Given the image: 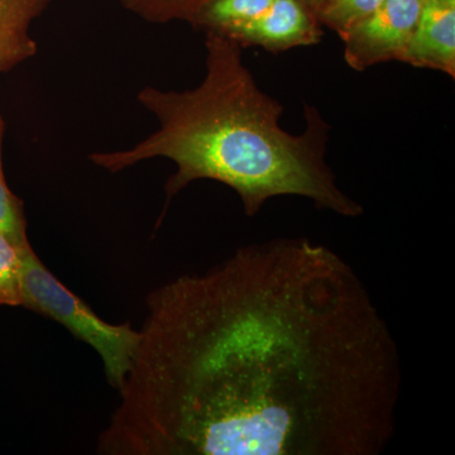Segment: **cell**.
<instances>
[{"label": "cell", "instance_id": "obj_5", "mask_svg": "<svg viewBox=\"0 0 455 455\" xmlns=\"http://www.w3.org/2000/svg\"><path fill=\"white\" fill-rule=\"evenodd\" d=\"M319 18L300 0H275L260 16L233 27L223 37L244 47H262L268 52L280 53L296 47L320 44L323 31Z\"/></svg>", "mask_w": 455, "mask_h": 455}, {"label": "cell", "instance_id": "obj_1", "mask_svg": "<svg viewBox=\"0 0 455 455\" xmlns=\"http://www.w3.org/2000/svg\"><path fill=\"white\" fill-rule=\"evenodd\" d=\"M103 455H379L400 349L355 268L307 238L244 245L149 292Z\"/></svg>", "mask_w": 455, "mask_h": 455}, {"label": "cell", "instance_id": "obj_2", "mask_svg": "<svg viewBox=\"0 0 455 455\" xmlns=\"http://www.w3.org/2000/svg\"><path fill=\"white\" fill-rule=\"evenodd\" d=\"M242 47L206 32L205 76L196 88L146 86L137 100L157 119L158 130L132 148L94 152L90 160L109 172L142 161L167 158L178 170L164 187L166 203L197 180L233 188L247 217L277 196H301L317 208L358 218L363 206L344 193L325 161L331 125L317 108L305 104L301 134L283 131V108L260 90L244 65Z\"/></svg>", "mask_w": 455, "mask_h": 455}, {"label": "cell", "instance_id": "obj_15", "mask_svg": "<svg viewBox=\"0 0 455 455\" xmlns=\"http://www.w3.org/2000/svg\"><path fill=\"white\" fill-rule=\"evenodd\" d=\"M423 3H435V4L455 7V0H423Z\"/></svg>", "mask_w": 455, "mask_h": 455}, {"label": "cell", "instance_id": "obj_6", "mask_svg": "<svg viewBox=\"0 0 455 455\" xmlns=\"http://www.w3.org/2000/svg\"><path fill=\"white\" fill-rule=\"evenodd\" d=\"M401 62L455 77V7L424 3Z\"/></svg>", "mask_w": 455, "mask_h": 455}, {"label": "cell", "instance_id": "obj_12", "mask_svg": "<svg viewBox=\"0 0 455 455\" xmlns=\"http://www.w3.org/2000/svg\"><path fill=\"white\" fill-rule=\"evenodd\" d=\"M0 233L18 243L28 242L25 204L12 193L5 179H0Z\"/></svg>", "mask_w": 455, "mask_h": 455}, {"label": "cell", "instance_id": "obj_3", "mask_svg": "<svg viewBox=\"0 0 455 455\" xmlns=\"http://www.w3.org/2000/svg\"><path fill=\"white\" fill-rule=\"evenodd\" d=\"M20 307L55 320L92 347L103 362L108 383L114 390L121 391L139 348L140 331L132 328L130 323L110 324L99 317L85 301L51 274L31 243L23 250Z\"/></svg>", "mask_w": 455, "mask_h": 455}, {"label": "cell", "instance_id": "obj_9", "mask_svg": "<svg viewBox=\"0 0 455 455\" xmlns=\"http://www.w3.org/2000/svg\"><path fill=\"white\" fill-rule=\"evenodd\" d=\"M28 243H18L0 233V307L22 304L23 250Z\"/></svg>", "mask_w": 455, "mask_h": 455}, {"label": "cell", "instance_id": "obj_4", "mask_svg": "<svg viewBox=\"0 0 455 455\" xmlns=\"http://www.w3.org/2000/svg\"><path fill=\"white\" fill-rule=\"evenodd\" d=\"M423 0H385L363 20L340 36L344 60L355 71L400 61L418 25Z\"/></svg>", "mask_w": 455, "mask_h": 455}, {"label": "cell", "instance_id": "obj_8", "mask_svg": "<svg viewBox=\"0 0 455 455\" xmlns=\"http://www.w3.org/2000/svg\"><path fill=\"white\" fill-rule=\"evenodd\" d=\"M275 0H208L204 4L196 25L206 32L223 35L233 27L260 16L271 7Z\"/></svg>", "mask_w": 455, "mask_h": 455}, {"label": "cell", "instance_id": "obj_13", "mask_svg": "<svg viewBox=\"0 0 455 455\" xmlns=\"http://www.w3.org/2000/svg\"><path fill=\"white\" fill-rule=\"evenodd\" d=\"M309 3L314 8H315L317 18H319L320 13H322V12L331 4V0H309Z\"/></svg>", "mask_w": 455, "mask_h": 455}, {"label": "cell", "instance_id": "obj_10", "mask_svg": "<svg viewBox=\"0 0 455 455\" xmlns=\"http://www.w3.org/2000/svg\"><path fill=\"white\" fill-rule=\"evenodd\" d=\"M208 0H123L128 8L151 22H167L172 18H185L196 23Z\"/></svg>", "mask_w": 455, "mask_h": 455}, {"label": "cell", "instance_id": "obj_7", "mask_svg": "<svg viewBox=\"0 0 455 455\" xmlns=\"http://www.w3.org/2000/svg\"><path fill=\"white\" fill-rule=\"evenodd\" d=\"M51 0H0V73H9L37 55L29 28Z\"/></svg>", "mask_w": 455, "mask_h": 455}, {"label": "cell", "instance_id": "obj_11", "mask_svg": "<svg viewBox=\"0 0 455 455\" xmlns=\"http://www.w3.org/2000/svg\"><path fill=\"white\" fill-rule=\"evenodd\" d=\"M383 2L385 0H331L320 13L319 20L341 36L381 7Z\"/></svg>", "mask_w": 455, "mask_h": 455}, {"label": "cell", "instance_id": "obj_14", "mask_svg": "<svg viewBox=\"0 0 455 455\" xmlns=\"http://www.w3.org/2000/svg\"><path fill=\"white\" fill-rule=\"evenodd\" d=\"M3 134H4V121H3L2 116H0V179H4V171H3L2 163Z\"/></svg>", "mask_w": 455, "mask_h": 455}]
</instances>
